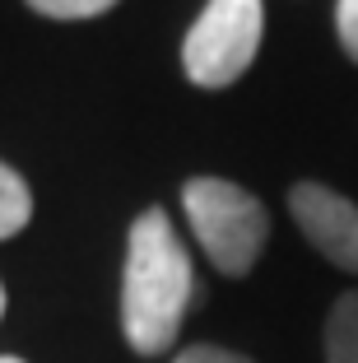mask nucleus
Segmentation results:
<instances>
[{"label": "nucleus", "mask_w": 358, "mask_h": 363, "mask_svg": "<svg viewBox=\"0 0 358 363\" xmlns=\"http://www.w3.org/2000/svg\"><path fill=\"white\" fill-rule=\"evenodd\" d=\"M196 270L181 247L177 228L163 210H145L126 238V270H121V335L135 354H168L181 331Z\"/></svg>", "instance_id": "1"}, {"label": "nucleus", "mask_w": 358, "mask_h": 363, "mask_svg": "<svg viewBox=\"0 0 358 363\" xmlns=\"http://www.w3.org/2000/svg\"><path fill=\"white\" fill-rule=\"evenodd\" d=\"M181 210L214 270L247 275L261 261L270 238V210L247 186L228 177H191L181 186Z\"/></svg>", "instance_id": "2"}, {"label": "nucleus", "mask_w": 358, "mask_h": 363, "mask_svg": "<svg viewBox=\"0 0 358 363\" xmlns=\"http://www.w3.org/2000/svg\"><path fill=\"white\" fill-rule=\"evenodd\" d=\"M261 0H210L181 43V70L201 89H228L252 70L261 52Z\"/></svg>", "instance_id": "3"}, {"label": "nucleus", "mask_w": 358, "mask_h": 363, "mask_svg": "<svg viewBox=\"0 0 358 363\" xmlns=\"http://www.w3.org/2000/svg\"><path fill=\"white\" fill-rule=\"evenodd\" d=\"M289 210H293L303 238L330 266L358 275V205L349 196L330 191L321 182H298L289 191Z\"/></svg>", "instance_id": "4"}, {"label": "nucleus", "mask_w": 358, "mask_h": 363, "mask_svg": "<svg viewBox=\"0 0 358 363\" xmlns=\"http://www.w3.org/2000/svg\"><path fill=\"white\" fill-rule=\"evenodd\" d=\"M326 363H358V294H345L326 317Z\"/></svg>", "instance_id": "5"}, {"label": "nucleus", "mask_w": 358, "mask_h": 363, "mask_svg": "<svg viewBox=\"0 0 358 363\" xmlns=\"http://www.w3.org/2000/svg\"><path fill=\"white\" fill-rule=\"evenodd\" d=\"M33 219V191L28 182L10 168V163H0V242L14 233H23Z\"/></svg>", "instance_id": "6"}, {"label": "nucleus", "mask_w": 358, "mask_h": 363, "mask_svg": "<svg viewBox=\"0 0 358 363\" xmlns=\"http://www.w3.org/2000/svg\"><path fill=\"white\" fill-rule=\"evenodd\" d=\"M28 5L47 19H94V14L112 10L116 0H28Z\"/></svg>", "instance_id": "7"}, {"label": "nucleus", "mask_w": 358, "mask_h": 363, "mask_svg": "<svg viewBox=\"0 0 358 363\" xmlns=\"http://www.w3.org/2000/svg\"><path fill=\"white\" fill-rule=\"evenodd\" d=\"M335 33L345 43V52L358 61V0H340L335 5Z\"/></svg>", "instance_id": "8"}, {"label": "nucleus", "mask_w": 358, "mask_h": 363, "mask_svg": "<svg viewBox=\"0 0 358 363\" xmlns=\"http://www.w3.org/2000/svg\"><path fill=\"white\" fill-rule=\"evenodd\" d=\"M172 363H252V359L247 354H233V350H219V345H191Z\"/></svg>", "instance_id": "9"}, {"label": "nucleus", "mask_w": 358, "mask_h": 363, "mask_svg": "<svg viewBox=\"0 0 358 363\" xmlns=\"http://www.w3.org/2000/svg\"><path fill=\"white\" fill-rule=\"evenodd\" d=\"M0 363H23V359H14V354H0Z\"/></svg>", "instance_id": "10"}, {"label": "nucleus", "mask_w": 358, "mask_h": 363, "mask_svg": "<svg viewBox=\"0 0 358 363\" xmlns=\"http://www.w3.org/2000/svg\"><path fill=\"white\" fill-rule=\"evenodd\" d=\"M0 317H5V289H0Z\"/></svg>", "instance_id": "11"}]
</instances>
